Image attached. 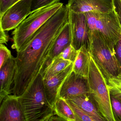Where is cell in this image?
Wrapping results in <instances>:
<instances>
[{
  "mask_svg": "<svg viewBox=\"0 0 121 121\" xmlns=\"http://www.w3.org/2000/svg\"><path fill=\"white\" fill-rule=\"evenodd\" d=\"M20 0H0V17L10 7Z\"/></svg>",
  "mask_w": 121,
  "mask_h": 121,
  "instance_id": "d4e9b609",
  "label": "cell"
},
{
  "mask_svg": "<svg viewBox=\"0 0 121 121\" xmlns=\"http://www.w3.org/2000/svg\"><path fill=\"white\" fill-rule=\"evenodd\" d=\"M112 111L116 121H121V102L112 96H110Z\"/></svg>",
  "mask_w": 121,
  "mask_h": 121,
  "instance_id": "603a6c76",
  "label": "cell"
},
{
  "mask_svg": "<svg viewBox=\"0 0 121 121\" xmlns=\"http://www.w3.org/2000/svg\"><path fill=\"white\" fill-rule=\"evenodd\" d=\"M69 22L71 33V45L76 50L83 46L88 48L90 43L91 31L85 13L69 10Z\"/></svg>",
  "mask_w": 121,
  "mask_h": 121,
  "instance_id": "52a82bcc",
  "label": "cell"
},
{
  "mask_svg": "<svg viewBox=\"0 0 121 121\" xmlns=\"http://www.w3.org/2000/svg\"><path fill=\"white\" fill-rule=\"evenodd\" d=\"M73 63L63 71L48 79L43 80L44 91L48 102L53 107L58 98V93L63 82L73 70Z\"/></svg>",
  "mask_w": 121,
  "mask_h": 121,
  "instance_id": "4fadbf2b",
  "label": "cell"
},
{
  "mask_svg": "<svg viewBox=\"0 0 121 121\" xmlns=\"http://www.w3.org/2000/svg\"><path fill=\"white\" fill-rule=\"evenodd\" d=\"M78 51L77 57L73 63V71L76 75L86 80L89 69L90 53L85 46L82 47Z\"/></svg>",
  "mask_w": 121,
  "mask_h": 121,
  "instance_id": "9a60e30c",
  "label": "cell"
},
{
  "mask_svg": "<svg viewBox=\"0 0 121 121\" xmlns=\"http://www.w3.org/2000/svg\"><path fill=\"white\" fill-rule=\"evenodd\" d=\"M88 94L86 79L76 75L73 70L63 82L58 98L67 100L70 97Z\"/></svg>",
  "mask_w": 121,
  "mask_h": 121,
  "instance_id": "30bf717a",
  "label": "cell"
},
{
  "mask_svg": "<svg viewBox=\"0 0 121 121\" xmlns=\"http://www.w3.org/2000/svg\"><path fill=\"white\" fill-rule=\"evenodd\" d=\"M73 63L70 61L65 60L60 57H55L42 75L43 79H48L56 75Z\"/></svg>",
  "mask_w": 121,
  "mask_h": 121,
  "instance_id": "ac0fdd59",
  "label": "cell"
},
{
  "mask_svg": "<svg viewBox=\"0 0 121 121\" xmlns=\"http://www.w3.org/2000/svg\"><path fill=\"white\" fill-rule=\"evenodd\" d=\"M19 97L26 121H48L55 113L47 98L41 73Z\"/></svg>",
  "mask_w": 121,
  "mask_h": 121,
  "instance_id": "7a4b0ae2",
  "label": "cell"
},
{
  "mask_svg": "<svg viewBox=\"0 0 121 121\" xmlns=\"http://www.w3.org/2000/svg\"><path fill=\"white\" fill-rule=\"evenodd\" d=\"M71 33L68 21L63 27L56 37L48 56L44 63V66L48 68L54 59L71 44Z\"/></svg>",
  "mask_w": 121,
  "mask_h": 121,
  "instance_id": "5bb4252c",
  "label": "cell"
},
{
  "mask_svg": "<svg viewBox=\"0 0 121 121\" xmlns=\"http://www.w3.org/2000/svg\"><path fill=\"white\" fill-rule=\"evenodd\" d=\"M85 14L90 30L101 33L112 51L116 54L115 46L121 39V27L114 9L109 12Z\"/></svg>",
  "mask_w": 121,
  "mask_h": 121,
  "instance_id": "8992f818",
  "label": "cell"
},
{
  "mask_svg": "<svg viewBox=\"0 0 121 121\" xmlns=\"http://www.w3.org/2000/svg\"><path fill=\"white\" fill-rule=\"evenodd\" d=\"M0 121H26L19 96L9 95L1 103Z\"/></svg>",
  "mask_w": 121,
  "mask_h": 121,
  "instance_id": "8fae6325",
  "label": "cell"
},
{
  "mask_svg": "<svg viewBox=\"0 0 121 121\" xmlns=\"http://www.w3.org/2000/svg\"><path fill=\"white\" fill-rule=\"evenodd\" d=\"M66 100L74 112L76 121H100L97 117L83 110L73 103Z\"/></svg>",
  "mask_w": 121,
  "mask_h": 121,
  "instance_id": "d6986e66",
  "label": "cell"
},
{
  "mask_svg": "<svg viewBox=\"0 0 121 121\" xmlns=\"http://www.w3.org/2000/svg\"><path fill=\"white\" fill-rule=\"evenodd\" d=\"M90 43L88 51L107 80L115 77L121 72V68L116 56L103 35L98 31H90Z\"/></svg>",
  "mask_w": 121,
  "mask_h": 121,
  "instance_id": "5b68a950",
  "label": "cell"
},
{
  "mask_svg": "<svg viewBox=\"0 0 121 121\" xmlns=\"http://www.w3.org/2000/svg\"><path fill=\"white\" fill-rule=\"evenodd\" d=\"M65 121V120L59 117L55 112V113L48 120V121Z\"/></svg>",
  "mask_w": 121,
  "mask_h": 121,
  "instance_id": "f1b7e54d",
  "label": "cell"
},
{
  "mask_svg": "<svg viewBox=\"0 0 121 121\" xmlns=\"http://www.w3.org/2000/svg\"><path fill=\"white\" fill-rule=\"evenodd\" d=\"M63 5V3L60 2L39 9L30 15L13 32V48L17 52L22 50L37 31Z\"/></svg>",
  "mask_w": 121,
  "mask_h": 121,
  "instance_id": "277c9868",
  "label": "cell"
},
{
  "mask_svg": "<svg viewBox=\"0 0 121 121\" xmlns=\"http://www.w3.org/2000/svg\"><path fill=\"white\" fill-rule=\"evenodd\" d=\"M59 32L56 25L46 22L37 31L28 44L17 52L12 89L13 95H22L40 73Z\"/></svg>",
  "mask_w": 121,
  "mask_h": 121,
  "instance_id": "6da1fadb",
  "label": "cell"
},
{
  "mask_svg": "<svg viewBox=\"0 0 121 121\" xmlns=\"http://www.w3.org/2000/svg\"><path fill=\"white\" fill-rule=\"evenodd\" d=\"M86 79L89 94L96 103L99 112L106 121H116L108 88L107 80L90 54Z\"/></svg>",
  "mask_w": 121,
  "mask_h": 121,
  "instance_id": "3957f363",
  "label": "cell"
},
{
  "mask_svg": "<svg viewBox=\"0 0 121 121\" xmlns=\"http://www.w3.org/2000/svg\"><path fill=\"white\" fill-rule=\"evenodd\" d=\"M66 100L73 103L83 110L97 117L100 121H106L88 96V94L70 97Z\"/></svg>",
  "mask_w": 121,
  "mask_h": 121,
  "instance_id": "2e32d148",
  "label": "cell"
},
{
  "mask_svg": "<svg viewBox=\"0 0 121 121\" xmlns=\"http://www.w3.org/2000/svg\"><path fill=\"white\" fill-rule=\"evenodd\" d=\"M78 53V50L75 49L70 44L57 56L73 63L77 57Z\"/></svg>",
  "mask_w": 121,
  "mask_h": 121,
  "instance_id": "44dd1931",
  "label": "cell"
},
{
  "mask_svg": "<svg viewBox=\"0 0 121 121\" xmlns=\"http://www.w3.org/2000/svg\"><path fill=\"white\" fill-rule=\"evenodd\" d=\"M0 44H7L9 40L8 35L5 32V31L0 28Z\"/></svg>",
  "mask_w": 121,
  "mask_h": 121,
  "instance_id": "83f0119b",
  "label": "cell"
},
{
  "mask_svg": "<svg viewBox=\"0 0 121 121\" xmlns=\"http://www.w3.org/2000/svg\"><path fill=\"white\" fill-rule=\"evenodd\" d=\"M114 9L116 11L121 27V1L120 0H113Z\"/></svg>",
  "mask_w": 121,
  "mask_h": 121,
  "instance_id": "484cf974",
  "label": "cell"
},
{
  "mask_svg": "<svg viewBox=\"0 0 121 121\" xmlns=\"http://www.w3.org/2000/svg\"><path fill=\"white\" fill-rule=\"evenodd\" d=\"M60 0H33L32 5V12L60 3Z\"/></svg>",
  "mask_w": 121,
  "mask_h": 121,
  "instance_id": "7402d4cb",
  "label": "cell"
},
{
  "mask_svg": "<svg viewBox=\"0 0 121 121\" xmlns=\"http://www.w3.org/2000/svg\"><path fill=\"white\" fill-rule=\"evenodd\" d=\"M0 103L1 104L6 96L12 93L16 71L15 57L12 56L0 68Z\"/></svg>",
  "mask_w": 121,
  "mask_h": 121,
  "instance_id": "7c38bea8",
  "label": "cell"
},
{
  "mask_svg": "<svg viewBox=\"0 0 121 121\" xmlns=\"http://www.w3.org/2000/svg\"><path fill=\"white\" fill-rule=\"evenodd\" d=\"M11 51L3 44H0V68L12 56Z\"/></svg>",
  "mask_w": 121,
  "mask_h": 121,
  "instance_id": "cb8c5ba5",
  "label": "cell"
},
{
  "mask_svg": "<svg viewBox=\"0 0 121 121\" xmlns=\"http://www.w3.org/2000/svg\"><path fill=\"white\" fill-rule=\"evenodd\" d=\"M53 108L55 113L65 121H76L74 112L66 100L58 98Z\"/></svg>",
  "mask_w": 121,
  "mask_h": 121,
  "instance_id": "e0dca14e",
  "label": "cell"
},
{
  "mask_svg": "<svg viewBox=\"0 0 121 121\" xmlns=\"http://www.w3.org/2000/svg\"><path fill=\"white\" fill-rule=\"evenodd\" d=\"M107 87L110 95L121 102V80L115 77L107 80Z\"/></svg>",
  "mask_w": 121,
  "mask_h": 121,
  "instance_id": "ffe728a7",
  "label": "cell"
},
{
  "mask_svg": "<svg viewBox=\"0 0 121 121\" xmlns=\"http://www.w3.org/2000/svg\"><path fill=\"white\" fill-rule=\"evenodd\" d=\"M117 78L121 80V71L116 76Z\"/></svg>",
  "mask_w": 121,
  "mask_h": 121,
  "instance_id": "f546056e",
  "label": "cell"
},
{
  "mask_svg": "<svg viewBox=\"0 0 121 121\" xmlns=\"http://www.w3.org/2000/svg\"><path fill=\"white\" fill-rule=\"evenodd\" d=\"M120 1H121V0H120Z\"/></svg>",
  "mask_w": 121,
  "mask_h": 121,
  "instance_id": "4dcf8cb0",
  "label": "cell"
},
{
  "mask_svg": "<svg viewBox=\"0 0 121 121\" xmlns=\"http://www.w3.org/2000/svg\"><path fill=\"white\" fill-rule=\"evenodd\" d=\"M115 50L116 56L121 68V39L115 45Z\"/></svg>",
  "mask_w": 121,
  "mask_h": 121,
  "instance_id": "4316f807",
  "label": "cell"
},
{
  "mask_svg": "<svg viewBox=\"0 0 121 121\" xmlns=\"http://www.w3.org/2000/svg\"><path fill=\"white\" fill-rule=\"evenodd\" d=\"M66 6L76 13H107L114 9L113 0H69Z\"/></svg>",
  "mask_w": 121,
  "mask_h": 121,
  "instance_id": "9c48e42d",
  "label": "cell"
},
{
  "mask_svg": "<svg viewBox=\"0 0 121 121\" xmlns=\"http://www.w3.org/2000/svg\"><path fill=\"white\" fill-rule=\"evenodd\" d=\"M33 0H20L0 17V28L5 31L16 29L32 12Z\"/></svg>",
  "mask_w": 121,
  "mask_h": 121,
  "instance_id": "ba28073f",
  "label": "cell"
}]
</instances>
